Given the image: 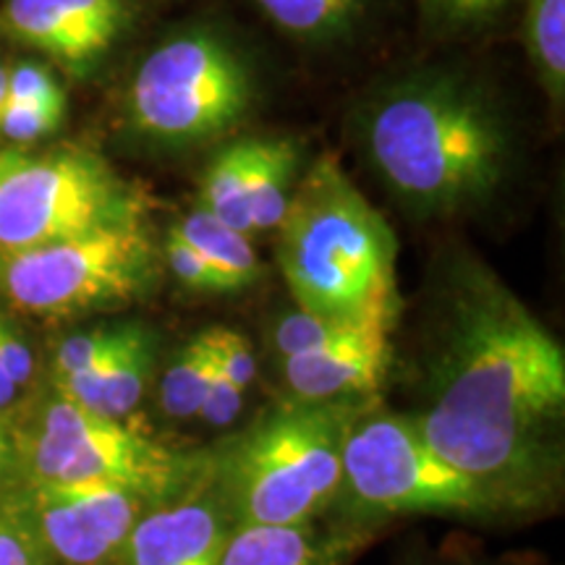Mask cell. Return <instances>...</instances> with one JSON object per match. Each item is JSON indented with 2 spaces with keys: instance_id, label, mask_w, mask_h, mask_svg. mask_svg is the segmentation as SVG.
Listing matches in <instances>:
<instances>
[{
  "instance_id": "obj_1",
  "label": "cell",
  "mask_w": 565,
  "mask_h": 565,
  "mask_svg": "<svg viewBox=\"0 0 565 565\" xmlns=\"http://www.w3.org/2000/svg\"><path fill=\"white\" fill-rule=\"evenodd\" d=\"M565 353L557 338L482 265L454 273L412 422L443 461L500 508H534L561 482Z\"/></svg>"
},
{
  "instance_id": "obj_2",
  "label": "cell",
  "mask_w": 565,
  "mask_h": 565,
  "mask_svg": "<svg viewBox=\"0 0 565 565\" xmlns=\"http://www.w3.org/2000/svg\"><path fill=\"white\" fill-rule=\"evenodd\" d=\"M374 173L419 215H456L492 200L513 162L503 110L477 82L424 71L374 95L362 121Z\"/></svg>"
},
{
  "instance_id": "obj_3",
  "label": "cell",
  "mask_w": 565,
  "mask_h": 565,
  "mask_svg": "<svg viewBox=\"0 0 565 565\" xmlns=\"http://www.w3.org/2000/svg\"><path fill=\"white\" fill-rule=\"evenodd\" d=\"M275 231L278 265L296 307L393 330L401 312L398 244L335 154H320L294 183Z\"/></svg>"
},
{
  "instance_id": "obj_4",
  "label": "cell",
  "mask_w": 565,
  "mask_h": 565,
  "mask_svg": "<svg viewBox=\"0 0 565 565\" xmlns=\"http://www.w3.org/2000/svg\"><path fill=\"white\" fill-rule=\"evenodd\" d=\"M356 416L353 401H294L254 424L223 466V494L233 519L309 524L341 490L343 445Z\"/></svg>"
},
{
  "instance_id": "obj_5",
  "label": "cell",
  "mask_w": 565,
  "mask_h": 565,
  "mask_svg": "<svg viewBox=\"0 0 565 565\" xmlns=\"http://www.w3.org/2000/svg\"><path fill=\"white\" fill-rule=\"evenodd\" d=\"M252 97V68L236 45L196 26L145 55L126 92V113L141 137L189 147L231 131Z\"/></svg>"
},
{
  "instance_id": "obj_6",
  "label": "cell",
  "mask_w": 565,
  "mask_h": 565,
  "mask_svg": "<svg viewBox=\"0 0 565 565\" xmlns=\"http://www.w3.org/2000/svg\"><path fill=\"white\" fill-rule=\"evenodd\" d=\"M154 270V246L139 217H131L63 242L9 252L0 282L13 307L40 317H68L137 299L150 288Z\"/></svg>"
},
{
  "instance_id": "obj_7",
  "label": "cell",
  "mask_w": 565,
  "mask_h": 565,
  "mask_svg": "<svg viewBox=\"0 0 565 565\" xmlns=\"http://www.w3.org/2000/svg\"><path fill=\"white\" fill-rule=\"evenodd\" d=\"M341 487L366 511L484 515L498 505L424 443L412 416H356L343 445Z\"/></svg>"
},
{
  "instance_id": "obj_8",
  "label": "cell",
  "mask_w": 565,
  "mask_h": 565,
  "mask_svg": "<svg viewBox=\"0 0 565 565\" xmlns=\"http://www.w3.org/2000/svg\"><path fill=\"white\" fill-rule=\"evenodd\" d=\"M137 217L129 186L92 152L26 158L0 183V252L82 236Z\"/></svg>"
},
{
  "instance_id": "obj_9",
  "label": "cell",
  "mask_w": 565,
  "mask_h": 565,
  "mask_svg": "<svg viewBox=\"0 0 565 565\" xmlns=\"http://www.w3.org/2000/svg\"><path fill=\"white\" fill-rule=\"evenodd\" d=\"M32 463L40 482L113 484L147 503H168L192 471L189 458L63 395L42 414Z\"/></svg>"
},
{
  "instance_id": "obj_10",
  "label": "cell",
  "mask_w": 565,
  "mask_h": 565,
  "mask_svg": "<svg viewBox=\"0 0 565 565\" xmlns=\"http://www.w3.org/2000/svg\"><path fill=\"white\" fill-rule=\"evenodd\" d=\"M147 500L100 482H40L32 508L42 545L71 565H95L124 547Z\"/></svg>"
},
{
  "instance_id": "obj_11",
  "label": "cell",
  "mask_w": 565,
  "mask_h": 565,
  "mask_svg": "<svg viewBox=\"0 0 565 565\" xmlns=\"http://www.w3.org/2000/svg\"><path fill=\"white\" fill-rule=\"evenodd\" d=\"M126 24V0H3L0 32L84 71L116 45Z\"/></svg>"
},
{
  "instance_id": "obj_12",
  "label": "cell",
  "mask_w": 565,
  "mask_h": 565,
  "mask_svg": "<svg viewBox=\"0 0 565 565\" xmlns=\"http://www.w3.org/2000/svg\"><path fill=\"white\" fill-rule=\"evenodd\" d=\"M391 362V333L359 330L322 349L282 359V374L296 401H353L383 383Z\"/></svg>"
},
{
  "instance_id": "obj_13",
  "label": "cell",
  "mask_w": 565,
  "mask_h": 565,
  "mask_svg": "<svg viewBox=\"0 0 565 565\" xmlns=\"http://www.w3.org/2000/svg\"><path fill=\"white\" fill-rule=\"evenodd\" d=\"M225 526L207 494L171 498L131 529L126 565H221Z\"/></svg>"
},
{
  "instance_id": "obj_14",
  "label": "cell",
  "mask_w": 565,
  "mask_h": 565,
  "mask_svg": "<svg viewBox=\"0 0 565 565\" xmlns=\"http://www.w3.org/2000/svg\"><path fill=\"white\" fill-rule=\"evenodd\" d=\"M154 362L152 333L137 322H126L121 338L87 370L58 380L63 398L89 412L124 419L139 404L150 383Z\"/></svg>"
},
{
  "instance_id": "obj_15",
  "label": "cell",
  "mask_w": 565,
  "mask_h": 565,
  "mask_svg": "<svg viewBox=\"0 0 565 565\" xmlns=\"http://www.w3.org/2000/svg\"><path fill=\"white\" fill-rule=\"evenodd\" d=\"M299 147L282 137H252L249 162V215L252 231H275L291 200Z\"/></svg>"
},
{
  "instance_id": "obj_16",
  "label": "cell",
  "mask_w": 565,
  "mask_h": 565,
  "mask_svg": "<svg viewBox=\"0 0 565 565\" xmlns=\"http://www.w3.org/2000/svg\"><path fill=\"white\" fill-rule=\"evenodd\" d=\"M265 17L307 45L349 40L364 24L372 0H257Z\"/></svg>"
},
{
  "instance_id": "obj_17",
  "label": "cell",
  "mask_w": 565,
  "mask_h": 565,
  "mask_svg": "<svg viewBox=\"0 0 565 565\" xmlns=\"http://www.w3.org/2000/svg\"><path fill=\"white\" fill-rule=\"evenodd\" d=\"M173 231L202 254L204 263L221 280L225 294L242 291L259 278V263L249 236L233 231L231 225L221 223L204 210L196 207L192 215L175 223Z\"/></svg>"
},
{
  "instance_id": "obj_18",
  "label": "cell",
  "mask_w": 565,
  "mask_h": 565,
  "mask_svg": "<svg viewBox=\"0 0 565 565\" xmlns=\"http://www.w3.org/2000/svg\"><path fill=\"white\" fill-rule=\"evenodd\" d=\"M221 565H320V542L309 524H242L225 536Z\"/></svg>"
},
{
  "instance_id": "obj_19",
  "label": "cell",
  "mask_w": 565,
  "mask_h": 565,
  "mask_svg": "<svg viewBox=\"0 0 565 565\" xmlns=\"http://www.w3.org/2000/svg\"><path fill=\"white\" fill-rule=\"evenodd\" d=\"M249 162L252 137L231 141L210 160L200 183V210L246 236L254 233L249 215Z\"/></svg>"
},
{
  "instance_id": "obj_20",
  "label": "cell",
  "mask_w": 565,
  "mask_h": 565,
  "mask_svg": "<svg viewBox=\"0 0 565 565\" xmlns=\"http://www.w3.org/2000/svg\"><path fill=\"white\" fill-rule=\"evenodd\" d=\"M526 51L555 105L565 97V0H526Z\"/></svg>"
},
{
  "instance_id": "obj_21",
  "label": "cell",
  "mask_w": 565,
  "mask_h": 565,
  "mask_svg": "<svg viewBox=\"0 0 565 565\" xmlns=\"http://www.w3.org/2000/svg\"><path fill=\"white\" fill-rule=\"evenodd\" d=\"M212 364V345L207 330L194 335L173 353L171 364L162 372L160 401L168 416L173 419H192L200 414L204 387H207Z\"/></svg>"
},
{
  "instance_id": "obj_22",
  "label": "cell",
  "mask_w": 565,
  "mask_h": 565,
  "mask_svg": "<svg viewBox=\"0 0 565 565\" xmlns=\"http://www.w3.org/2000/svg\"><path fill=\"white\" fill-rule=\"evenodd\" d=\"M359 330H380V328H366V324H353L345 320H335V317L312 315L296 307L294 312L282 315L280 320L275 322L273 343H275V351H278L282 359H288V356H296V353L322 349V345L341 341V338L359 333ZM387 333H391V330H387Z\"/></svg>"
},
{
  "instance_id": "obj_23",
  "label": "cell",
  "mask_w": 565,
  "mask_h": 565,
  "mask_svg": "<svg viewBox=\"0 0 565 565\" xmlns=\"http://www.w3.org/2000/svg\"><path fill=\"white\" fill-rule=\"evenodd\" d=\"M124 328L126 324H100V328H92L87 333L68 335L55 351V377H71V374L95 364L103 353H108L116 345Z\"/></svg>"
},
{
  "instance_id": "obj_24",
  "label": "cell",
  "mask_w": 565,
  "mask_h": 565,
  "mask_svg": "<svg viewBox=\"0 0 565 565\" xmlns=\"http://www.w3.org/2000/svg\"><path fill=\"white\" fill-rule=\"evenodd\" d=\"M162 254H166L168 270L173 273V278L186 286L189 291L196 294H225L217 275L212 273V267L204 263L202 254L194 249L192 244H186L173 228L166 233V242H162Z\"/></svg>"
},
{
  "instance_id": "obj_25",
  "label": "cell",
  "mask_w": 565,
  "mask_h": 565,
  "mask_svg": "<svg viewBox=\"0 0 565 565\" xmlns=\"http://www.w3.org/2000/svg\"><path fill=\"white\" fill-rule=\"evenodd\" d=\"M207 335L217 370H221L233 385L246 391V387L254 383V377H257V359H254L249 338L231 328H210Z\"/></svg>"
},
{
  "instance_id": "obj_26",
  "label": "cell",
  "mask_w": 565,
  "mask_h": 565,
  "mask_svg": "<svg viewBox=\"0 0 565 565\" xmlns=\"http://www.w3.org/2000/svg\"><path fill=\"white\" fill-rule=\"evenodd\" d=\"M9 103L66 108V92L55 82L51 68L40 63H17L9 71Z\"/></svg>"
},
{
  "instance_id": "obj_27",
  "label": "cell",
  "mask_w": 565,
  "mask_h": 565,
  "mask_svg": "<svg viewBox=\"0 0 565 565\" xmlns=\"http://www.w3.org/2000/svg\"><path fill=\"white\" fill-rule=\"evenodd\" d=\"M66 108H40V105L6 103L0 110V134L13 145H32L53 134L63 121Z\"/></svg>"
},
{
  "instance_id": "obj_28",
  "label": "cell",
  "mask_w": 565,
  "mask_h": 565,
  "mask_svg": "<svg viewBox=\"0 0 565 565\" xmlns=\"http://www.w3.org/2000/svg\"><path fill=\"white\" fill-rule=\"evenodd\" d=\"M0 565H42V542L24 519L0 513Z\"/></svg>"
},
{
  "instance_id": "obj_29",
  "label": "cell",
  "mask_w": 565,
  "mask_h": 565,
  "mask_svg": "<svg viewBox=\"0 0 565 565\" xmlns=\"http://www.w3.org/2000/svg\"><path fill=\"white\" fill-rule=\"evenodd\" d=\"M244 393L246 391H242L238 385H233L231 380L225 377L221 370H217V364H212L207 387H204L200 414L196 416L207 424H212V427H225V424H231L238 416V412H242Z\"/></svg>"
},
{
  "instance_id": "obj_30",
  "label": "cell",
  "mask_w": 565,
  "mask_h": 565,
  "mask_svg": "<svg viewBox=\"0 0 565 565\" xmlns=\"http://www.w3.org/2000/svg\"><path fill=\"white\" fill-rule=\"evenodd\" d=\"M429 13L448 26H475L490 21L511 0H424Z\"/></svg>"
},
{
  "instance_id": "obj_31",
  "label": "cell",
  "mask_w": 565,
  "mask_h": 565,
  "mask_svg": "<svg viewBox=\"0 0 565 565\" xmlns=\"http://www.w3.org/2000/svg\"><path fill=\"white\" fill-rule=\"evenodd\" d=\"M0 366L19 387L32 380L34 359L30 345L21 338L19 328L11 322V317L0 312Z\"/></svg>"
},
{
  "instance_id": "obj_32",
  "label": "cell",
  "mask_w": 565,
  "mask_h": 565,
  "mask_svg": "<svg viewBox=\"0 0 565 565\" xmlns=\"http://www.w3.org/2000/svg\"><path fill=\"white\" fill-rule=\"evenodd\" d=\"M24 160H26L24 152H19V150H0V183H3L6 175L17 171V168Z\"/></svg>"
},
{
  "instance_id": "obj_33",
  "label": "cell",
  "mask_w": 565,
  "mask_h": 565,
  "mask_svg": "<svg viewBox=\"0 0 565 565\" xmlns=\"http://www.w3.org/2000/svg\"><path fill=\"white\" fill-rule=\"evenodd\" d=\"M17 393H19V385L13 383L9 374L3 372V366H0V408L11 406L13 401H17Z\"/></svg>"
},
{
  "instance_id": "obj_34",
  "label": "cell",
  "mask_w": 565,
  "mask_h": 565,
  "mask_svg": "<svg viewBox=\"0 0 565 565\" xmlns=\"http://www.w3.org/2000/svg\"><path fill=\"white\" fill-rule=\"evenodd\" d=\"M11 461V437H9V429L0 424V471L6 469Z\"/></svg>"
},
{
  "instance_id": "obj_35",
  "label": "cell",
  "mask_w": 565,
  "mask_h": 565,
  "mask_svg": "<svg viewBox=\"0 0 565 565\" xmlns=\"http://www.w3.org/2000/svg\"><path fill=\"white\" fill-rule=\"evenodd\" d=\"M9 71L11 66H3V63H0V110L9 103Z\"/></svg>"
}]
</instances>
